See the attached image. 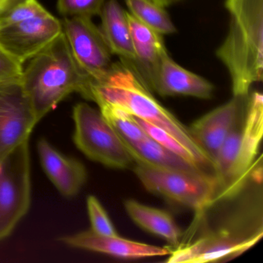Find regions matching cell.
Returning <instances> with one entry per match:
<instances>
[{"instance_id": "cell-1", "label": "cell", "mask_w": 263, "mask_h": 263, "mask_svg": "<svg viewBox=\"0 0 263 263\" xmlns=\"http://www.w3.org/2000/svg\"><path fill=\"white\" fill-rule=\"evenodd\" d=\"M83 97L99 107H118L161 127L187 147L206 172L214 175L213 161L197 144L189 127L160 104L132 63L120 60L102 74L90 77Z\"/></svg>"}, {"instance_id": "cell-2", "label": "cell", "mask_w": 263, "mask_h": 263, "mask_svg": "<svg viewBox=\"0 0 263 263\" xmlns=\"http://www.w3.org/2000/svg\"><path fill=\"white\" fill-rule=\"evenodd\" d=\"M254 189L215 227L205 228L187 244L172 249L165 262L229 261L253 247L263 236L261 190Z\"/></svg>"}, {"instance_id": "cell-3", "label": "cell", "mask_w": 263, "mask_h": 263, "mask_svg": "<svg viewBox=\"0 0 263 263\" xmlns=\"http://www.w3.org/2000/svg\"><path fill=\"white\" fill-rule=\"evenodd\" d=\"M262 135L263 97L255 91L249 95L214 160L216 192L212 204L238 195L249 181H261L257 158Z\"/></svg>"}, {"instance_id": "cell-4", "label": "cell", "mask_w": 263, "mask_h": 263, "mask_svg": "<svg viewBox=\"0 0 263 263\" xmlns=\"http://www.w3.org/2000/svg\"><path fill=\"white\" fill-rule=\"evenodd\" d=\"M229 32L216 55L229 70L233 96L249 95L263 77V0H226Z\"/></svg>"}, {"instance_id": "cell-5", "label": "cell", "mask_w": 263, "mask_h": 263, "mask_svg": "<svg viewBox=\"0 0 263 263\" xmlns=\"http://www.w3.org/2000/svg\"><path fill=\"white\" fill-rule=\"evenodd\" d=\"M89 78L75 60L62 32L30 59L21 82L40 121L70 93L84 96Z\"/></svg>"}, {"instance_id": "cell-6", "label": "cell", "mask_w": 263, "mask_h": 263, "mask_svg": "<svg viewBox=\"0 0 263 263\" xmlns=\"http://www.w3.org/2000/svg\"><path fill=\"white\" fill-rule=\"evenodd\" d=\"M73 141L89 159L117 169L127 168L135 162L124 138L100 110L80 103L73 107Z\"/></svg>"}, {"instance_id": "cell-7", "label": "cell", "mask_w": 263, "mask_h": 263, "mask_svg": "<svg viewBox=\"0 0 263 263\" xmlns=\"http://www.w3.org/2000/svg\"><path fill=\"white\" fill-rule=\"evenodd\" d=\"M136 176L151 193L198 212L210 206L216 192L215 177L156 168L136 163Z\"/></svg>"}, {"instance_id": "cell-8", "label": "cell", "mask_w": 263, "mask_h": 263, "mask_svg": "<svg viewBox=\"0 0 263 263\" xmlns=\"http://www.w3.org/2000/svg\"><path fill=\"white\" fill-rule=\"evenodd\" d=\"M29 141L0 161V241L14 230L27 215L31 201Z\"/></svg>"}, {"instance_id": "cell-9", "label": "cell", "mask_w": 263, "mask_h": 263, "mask_svg": "<svg viewBox=\"0 0 263 263\" xmlns=\"http://www.w3.org/2000/svg\"><path fill=\"white\" fill-rule=\"evenodd\" d=\"M38 122L21 79L0 83V161L30 140Z\"/></svg>"}, {"instance_id": "cell-10", "label": "cell", "mask_w": 263, "mask_h": 263, "mask_svg": "<svg viewBox=\"0 0 263 263\" xmlns=\"http://www.w3.org/2000/svg\"><path fill=\"white\" fill-rule=\"evenodd\" d=\"M61 23L63 33L75 60L89 77L96 78L111 67V51L91 18L65 17Z\"/></svg>"}, {"instance_id": "cell-11", "label": "cell", "mask_w": 263, "mask_h": 263, "mask_svg": "<svg viewBox=\"0 0 263 263\" xmlns=\"http://www.w3.org/2000/svg\"><path fill=\"white\" fill-rule=\"evenodd\" d=\"M62 32V23L48 12L0 29V47L23 65L53 42Z\"/></svg>"}, {"instance_id": "cell-12", "label": "cell", "mask_w": 263, "mask_h": 263, "mask_svg": "<svg viewBox=\"0 0 263 263\" xmlns=\"http://www.w3.org/2000/svg\"><path fill=\"white\" fill-rule=\"evenodd\" d=\"M249 96H233L226 104L194 121L189 127L197 144L213 164L218 151L246 105Z\"/></svg>"}, {"instance_id": "cell-13", "label": "cell", "mask_w": 263, "mask_h": 263, "mask_svg": "<svg viewBox=\"0 0 263 263\" xmlns=\"http://www.w3.org/2000/svg\"><path fill=\"white\" fill-rule=\"evenodd\" d=\"M59 240L70 247L107 254L124 259L166 256L172 252V249L169 248L132 241L121 238L119 235H101L91 229L64 235Z\"/></svg>"}, {"instance_id": "cell-14", "label": "cell", "mask_w": 263, "mask_h": 263, "mask_svg": "<svg viewBox=\"0 0 263 263\" xmlns=\"http://www.w3.org/2000/svg\"><path fill=\"white\" fill-rule=\"evenodd\" d=\"M37 152L43 169L61 195L66 198L76 196L87 181L84 164L63 155L45 138L38 141Z\"/></svg>"}, {"instance_id": "cell-15", "label": "cell", "mask_w": 263, "mask_h": 263, "mask_svg": "<svg viewBox=\"0 0 263 263\" xmlns=\"http://www.w3.org/2000/svg\"><path fill=\"white\" fill-rule=\"evenodd\" d=\"M135 50V66L151 90L153 88L161 61L167 52L162 35L141 24L127 13Z\"/></svg>"}, {"instance_id": "cell-16", "label": "cell", "mask_w": 263, "mask_h": 263, "mask_svg": "<svg viewBox=\"0 0 263 263\" xmlns=\"http://www.w3.org/2000/svg\"><path fill=\"white\" fill-rule=\"evenodd\" d=\"M152 91L161 97L187 96L208 100L213 95L214 86L204 78L178 65L167 53L161 61Z\"/></svg>"}, {"instance_id": "cell-17", "label": "cell", "mask_w": 263, "mask_h": 263, "mask_svg": "<svg viewBox=\"0 0 263 263\" xmlns=\"http://www.w3.org/2000/svg\"><path fill=\"white\" fill-rule=\"evenodd\" d=\"M127 12L117 0H108L101 11V32L112 54L133 64L135 50Z\"/></svg>"}, {"instance_id": "cell-18", "label": "cell", "mask_w": 263, "mask_h": 263, "mask_svg": "<svg viewBox=\"0 0 263 263\" xmlns=\"http://www.w3.org/2000/svg\"><path fill=\"white\" fill-rule=\"evenodd\" d=\"M124 140L135 163L145 164L156 168L209 175L198 166L171 152L150 137L135 142L127 141L124 138Z\"/></svg>"}, {"instance_id": "cell-19", "label": "cell", "mask_w": 263, "mask_h": 263, "mask_svg": "<svg viewBox=\"0 0 263 263\" xmlns=\"http://www.w3.org/2000/svg\"><path fill=\"white\" fill-rule=\"evenodd\" d=\"M127 215L144 230L165 240L174 248L181 244L183 232L170 213L134 199L124 202Z\"/></svg>"}, {"instance_id": "cell-20", "label": "cell", "mask_w": 263, "mask_h": 263, "mask_svg": "<svg viewBox=\"0 0 263 263\" xmlns=\"http://www.w3.org/2000/svg\"><path fill=\"white\" fill-rule=\"evenodd\" d=\"M125 2L129 13L141 24L162 36L176 33V27L164 7L152 0H125Z\"/></svg>"}, {"instance_id": "cell-21", "label": "cell", "mask_w": 263, "mask_h": 263, "mask_svg": "<svg viewBox=\"0 0 263 263\" xmlns=\"http://www.w3.org/2000/svg\"><path fill=\"white\" fill-rule=\"evenodd\" d=\"M99 108L104 118L124 139L135 142L149 138L133 115L128 112L111 106H103Z\"/></svg>"}, {"instance_id": "cell-22", "label": "cell", "mask_w": 263, "mask_h": 263, "mask_svg": "<svg viewBox=\"0 0 263 263\" xmlns=\"http://www.w3.org/2000/svg\"><path fill=\"white\" fill-rule=\"evenodd\" d=\"M134 118L136 120L138 124L144 129V132H145L152 139L155 140V141L159 143L160 144L164 146V147L168 149L171 152H174V153L177 154V155H179V156L182 157L184 159L193 163L195 165L198 166L200 168L204 171V169L201 167V166L200 165L199 162H198V159H197L195 155H194L187 147H185L184 144H181L179 141H178L175 137L172 136L170 134L167 133V132L161 129V127H157V126L150 124V123L147 122V121H143V120L136 118V117L134 116ZM204 172H205V171H204ZM209 175H210V174H209Z\"/></svg>"}, {"instance_id": "cell-23", "label": "cell", "mask_w": 263, "mask_h": 263, "mask_svg": "<svg viewBox=\"0 0 263 263\" xmlns=\"http://www.w3.org/2000/svg\"><path fill=\"white\" fill-rule=\"evenodd\" d=\"M105 0H58V10L65 17L101 15Z\"/></svg>"}, {"instance_id": "cell-24", "label": "cell", "mask_w": 263, "mask_h": 263, "mask_svg": "<svg viewBox=\"0 0 263 263\" xmlns=\"http://www.w3.org/2000/svg\"><path fill=\"white\" fill-rule=\"evenodd\" d=\"M48 13L37 0H24L0 18V29L10 27L23 21Z\"/></svg>"}, {"instance_id": "cell-25", "label": "cell", "mask_w": 263, "mask_h": 263, "mask_svg": "<svg viewBox=\"0 0 263 263\" xmlns=\"http://www.w3.org/2000/svg\"><path fill=\"white\" fill-rule=\"evenodd\" d=\"M87 207L91 230L101 235H118L107 212L96 197L93 195L87 197Z\"/></svg>"}, {"instance_id": "cell-26", "label": "cell", "mask_w": 263, "mask_h": 263, "mask_svg": "<svg viewBox=\"0 0 263 263\" xmlns=\"http://www.w3.org/2000/svg\"><path fill=\"white\" fill-rule=\"evenodd\" d=\"M23 65L0 47V83L22 78Z\"/></svg>"}, {"instance_id": "cell-27", "label": "cell", "mask_w": 263, "mask_h": 263, "mask_svg": "<svg viewBox=\"0 0 263 263\" xmlns=\"http://www.w3.org/2000/svg\"><path fill=\"white\" fill-rule=\"evenodd\" d=\"M22 1L24 0H0V18H2Z\"/></svg>"}, {"instance_id": "cell-28", "label": "cell", "mask_w": 263, "mask_h": 263, "mask_svg": "<svg viewBox=\"0 0 263 263\" xmlns=\"http://www.w3.org/2000/svg\"><path fill=\"white\" fill-rule=\"evenodd\" d=\"M152 1L164 8V7L172 5V4L177 2L178 0H152Z\"/></svg>"}]
</instances>
